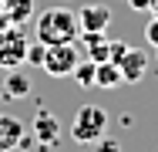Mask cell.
I'll return each mask as SVG.
<instances>
[{
    "label": "cell",
    "mask_w": 158,
    "mask_h": 152,
    "mask_svg": "<svg viewBox=\"0 0 158 152\" xmlns=\"http://www.w3.org/2000/svg\"><path fill=\"white\" fill-rule=\"evenodd\" d=\"M37 41L40 44H64V41H77L81 24H77V14L67 10V7H51L44 14H37Z\"/></svg>",
    "instance_id": "obj_1"
},
{
    "label": "cell",
    "mask_w": 158,
    "mask_h": 152,
    "mask_svg": "<svg viewBox=\"0 0 158 152\" xmlns=\"http://www.w3.org/2000/svg\"><path fill=\"white\" fill-rule=\"evenodd\" d=\"M108 132V112L101 105H81L71 118V139L77 145H94Z\"/></svg>",
    "instance_id": "obj_2"
},
{
    "label": "cell",
    "mask_w": 158,
    "mask_h": 152,
    "mask_svg": "<svg viewBox=\"0 0 158 152\" xmlns=\"http://www.w3.org/2000/svg\"><path fill=\"white\" fill-rule=\"evenodd\" d=\"M27 47H31V41L20 30V24H7V27L0 30V68L3 71L20 68L27 61Z\"/></svg>",
    "instance_id": "obj_3"
},
{
    "label": "cell",
    "mask_w": 158,
    "mask_h": 152,
    "mask_svg": "<svg viewBox=\"0 0 158 152\" xmlns=\"http://www.w3.org/2000/svg\"><path fill=\"white\" fill-rule=\"evenodd\" d=\"M81 61V47L77 41H64V44H47L44 51V71L51 78H67L74 74V64Z\"/></svg>",
    "instance_id": "obj_4"
},
{
    "label": "cell",
    "mask_w": 158,
    "mask_h": 152,
    "mask_svg": "<svg viewBox=\"0 0 158 152\" xmlns=\"http://www.w3.org/2000/svg\"><path fill=\"white\" fill-rule=\"evenodd\" d=\"M27 142L31 139H27V128L20 125V118L0 112V152H17V149H24Z\"/></svg>",
    "instance_id": "obj_5"
},
{
    "label": "cell",
    "mask_w": 158,
    "mask_h": 152,
    "mask_svg": "<svg viewBox=\"0 0 158 152\" xmlns=\"http://www.w3.org/2000/svg\"><path fill=\"white\" fill-rule=\"evenodd\" d=\"M118 68H121V78L128 85H138L148 74V54L138 51V47H125V54L118 58Z\"/></svg>",
    "instance_id": "obj_6"
},
{
    "label": "cell",
    "mask_w": 158,
    "mask_h": 152,
    "mask_svg": "<svg viewBox=\"0 0 158 152\" xmlns=\"http://www.w3.org/2000/svg\"><path fill=\"white\" fill-rule=\"evenodd\" d=\"M77 24H81V30H108V24H111V7L108 3H84L77 10Z\"/></svg>",
    "instance_id": "obj_7"
},
{
    "label": "cell",
    "mask_w": 158,
    "mask_h": 152,
    "mask_svg": "<svg viewBox=\"0 0 158 152\" xmlns=\"http://www.w3.org/2000/svg\"><path fill=\"white\" fill-rule=\"evenodd\" d=\"M31 135L47 149V145H57V139H61V125H57V118L51 115V112H37V118H34L31 125Z\"/></svg>",
    "instance_id": "obj_8"
},
{
    "label": "cell",
    "mask_w": 158,
    "mask_h": 152,
    "mask_svg": "<svg viewBox=\"0 0 158 152\" xmlns=\"http://www.w3.org/2000/svg\"><path fill=\"white\" fill-rule=\"evenodd\" d=\"M125 85V78H121V68H118V61H98L94 68V88H121Z\"/></svg>",
    "instance_id": "obj_9"
},
{
    "label": "cell",
    "mask_w": 158,
    "mask_h": 152,
    "mask_svg": "<svg viewBox=\"0 0 158 152\" xmlns=\"http://www.w3.org/2000/svg\"><path fill=\"white\" fill-rule=\"evenodd\" d=\"M0 88H3V95H7V98H27V95H31V78H27L20 68H10Z\"/></svg>",
    "instance_id": "obj_10"
},
{
    "label": "cell",
    "mask_w": 158,
    "mask_h": 152,
    "mask_svg": "<svg viewBox=\"0 0 158 152\" xmlns=\"http://www.w3.org/2000/svg\"><path fill=\"white\" fill-rule=\"evenodd\" d=\"M3 7H7V17H10V24H27L34 17V0H3Z\"/></svg>",
    "instance_id": "obj_11"
},
{
    "label": "cell",
    "mask_w": 158,
    "mask_h": 152,
    "mask_svg": "<svg viewBox=\"0 0 158 152\" xmlns=\"http://www.w3.org/2000/svg\"><path fill=\"white\" fill-rule=\"evenodd\" d=\"M94 68H98V61L81 58L77 64H74V81H77L81 88H94Z\"/></svg>",
    "instance_id": "obj_12"
},
{
    "label": "cell",
    "mask_w": 158,
    "mask_h": 152,
    "mask_svg": "<svg viewBox=\"0 0 158 152\" xmlns=\"http://www.w3.org/2000/svg\"><path fill=\"white\" fill-rule=\"evenodd\" d=\"M44 51H47V44H40V41L31 44V47H27V61H24V64H31V68H44Z\"/></svg>",
    "instance_id": "obj_13"
},
{
    "label": "cell",
    "mask_w": 158,
    "mask_h": 152,
    "mask_svg": "<svg viewBox=\"0 0 158 152\" xmlns=\"http://www.w3.org/2000/svg\"><path fill=\"white\" fill-rule=\"evenodd\" d=\"M145 41H148L152 47H158V17H152V20L145 24Z\"/></svg>",
    "instance_id": "obj_14"
},
{
    "label": "cell",
    "mask_w": 158,
    "mask_h": 152,
    "mask_svg": "<svg viewBox=\"0 0 158 152\" xmlns=\"http://www.w3.org/2000/svg\"><path fill=\"white\" fill-rule=\"evenodd\" d=\"M94 145H98V152H121V142L118 139H104V135L98 139Z\"/></svg>",
    "instance_id": "obj_15"
},
{
    "label": "cell",
    "mask_w": 158,
    "mask_h": 152,
    "mask_svg": "<svg viewBox=\"0 0 158 152\" xmlns=\"http://www.w3.org/2000/svg\"><path fill=\"white\" fill-rule=\"evenodd\" d=\"M152 7V0H128V10H135V14H145Z\"/></svg>",
    "instance_id": "obj_16"
},
{
    "label": "cell",
    "mask_w": 158,
    "mask_h": 152,
    "mask_svg": "<svg viewBox=\"0 0 158 152\" xmlns=\"http://www.w3.org/2000/svg\"><path fill=\"white\" fill-rule=\"evenodd\" d=\"M125 47H128L125 41H111V61H118V58H121V54H125Z\"/></svg>",
    "instance_id": "obj_17"
},
{
    "label": "cell",
    "mask_w": 158,
    "mask_h": 152,
    "mask_svg": "<svg viewBox=\"0 0 158 152\" xmlns=\"http://www.w3.org/2000/svg\"><path fill=\"white\" fill-rule=\"evenodd\" d=\"M10 24V17H7V7H3V0H0V30Z\"/></svg>",
    "instance_id": "obj_18"
},
{
    "label": "cell",
    "mask_w": 158,
    "mask_h": 152,
    "mask_svg": "<svg viewBox=\"0 0 158 152\" xmlns=\"http://www.w3.org/2000/svg\"><path fill=\"white\" fill-rule=\"evenodd\" d=\"M148 14H152V17H158V0H152V7H148Z\"/></svg>",
    "instance_id": "obj_19"
}]
</instances>
